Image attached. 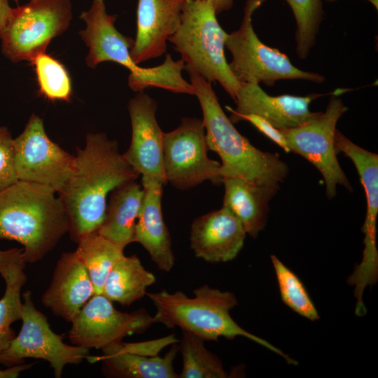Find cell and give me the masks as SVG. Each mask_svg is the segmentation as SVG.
Returning a JSON list of instances; mask_svg holds the SVG:
<instances>
[{
  "mask_svg": "<svg viewBox=\"0 0 378 378\" xmlns=\"http://www.w3.org/2000/svg\"><path fill=\"white\" fill-rule=\"evenodd\" d=\"M55 194L20 180L0 190V239L20 243L26 263L43 259L69 231L66 210Z\"/></svg>",
  "mask_w": 378,
  "mask_h": 378,
  "instance_id": "obj_2",
  "label": "cell"
},
{
  "mask_svg": "<svg viewBox=\"0 0 378 378\" xmlns=\"http://www.w3.org/2000/svg\"><path fill=\"white\" fill-rule=\"evenodd\" d=\"M155 281L136 255H124L109 272L102 294L112 302L128 306L146 295L147 288Z\"/></svg>",
  "mask_w": 378,
  "mask_h": 378,
  "instance_id": "obj_24",
  "label": "cell"
},
{
  "mask_svg": "<svg viewBox=\"0 0 378 378\" xmlns=\"http://www.w3.org/2000/svg\"><path fill=\"white\" fill-rule=\"evenodd\" d=\"M337 153L342 152L354 164L366 197V215L362 227L365 234L364 249L360 264L349 276L347 283L355 286L354 295L362 298L368 286L378 279V250L377 248V219L378 215V155L352 142L337 129L335 136Z\"/></svg>",
  "mask_w": 378,
  "mask_h": 378,
  "instance_id": "obj_13",
  "label": "cell"
},
{
  "mask_svg": "<svg viewBox=\"0 0 378 378\" xmlns=\"http://www.w3.org/2000/svg\"><path fill=\"white\" fill-rule=\"evenodd\" d=\"M14 1H15L16 2H18V0H14Z\"/></svg>",
  "mask_w": 378,
  "mask_h": 378,
  "instance_id": "obj_39",
  "label": "cell"
},
{
  "mask_svg": "<svg viewBox=\"0 0 378 378\" xmlns=\"http://www.w3.org/2000/svg\"><path fill=\"white\" fill-rule=\"evenodd\" d=\"M246 236L241 222L222 206L194 220L190 244L197 258L211 263L225 262L237 256Z\"/></svg>",
  "mask_w": 378,
  "mask_h": 378,
  "instance_id": "obj_18",
  "label": "cell"
},
{
  "mask_svg": "<svg viewBox=\"0 0 378 378\" xmlns=\"http://www.w3.org/2000/svg\"><path fill=\"white\" fill-rule=\"evenodd\" d=\"M71 18L70 0H29L14 8L0 38L3 54L13 62L31 63L68 29Z\"/></svg>",
  "mask_w": 378,
  "mask_h": 378,
  "instance_id": "obj_8",
  "label": "cell"
},
{
  "mask_svg": "<svg viewBox=\"0 0 378 378\" xmlns=\"http://www.w3.org/2000/svg\"><path fill=\"white\" fill-rule=\"evenodd\" d=\"M347 109L343 101L334 94L324 112L298 127L279 130L290 151L306 158L321 172L330 200L337 195V186L349 190L352 188L338 162L335 146L337 123Z\"/></svg>",
  "mask_w": 378,
  "mask_h": 378,
  "instance_id": "obj_9",
  "label": "cell"
},
{
  "mask_svg": "<svg viewBox=\"0 0 378 378\" xmlns=\"http://www.w3.org/2000/svg\"><path fill=\"white\" fill-rule=\"evenodd\" d=\"M40 93L51 101L69 102L72 94L71 81L64 66L46 52L38 55L31 62Z\"/></svg>",
  "mask_w": 378,
  "mask_h": 378,
  "instance_id": "obj_29",
  "label": "cell"
},
{
  "mask_svg": "<svg viewBox=\"0 0 378 378\" xmlns=\"http://www.w3.org/2000/svg\"><path fill=\"white\" fill-rule=\"evenodd\" d=\"M139 174L119 152L115 140L105 133H88L77 148L72 174L58 193L69 220V231L78 242L97 232L106 209V198L116 187Z\"/></svg>",
  "mask_w": 378,
  "mask_h": 378,
  "instance_id": "obj_1",
  "label": "cell"
},
{
  "mask_svg": "<svg viewBox=\"0 0 378 378\" xmlns=\"http://www.w3.org/2000/svg\"><path fill=\"white\" fill-rule=\"evenodd\" d=\"M209 1L214 6L216 14L218 15L224 11L232 8L234 0H203Z\"/></svg>",
  "mask_w": 378,
  "mask_h": 378,
  "instance_id": "obj_36",
  "label": "cell"
},
{
  "mask_svg": "<svg viewBox=\"0 0 378 378\" xmlns=\"http://www.w3.org/2000/svg\"><path fill=\"white\" fill-rule=\"evenodd\" d=\"M186 71L202 108L208 148L221 159L222 179L241 178L279 189L288 174L287 164L277 153L255 148L241 134L223 110L211 83L191 69Z\"/></svg>",
  "mask_w": 378,
  "mask_h": 378,
  "instance_id": "obj_3",
  "label": "cell"
},
{
  "mask_svg": "<svg viewBox=\"0 0 378 378\" xmlns=\"http://www.w3.org/2000/svg\"><path fill=\"white\" fill-rule=\"evenodd\" d=\"M282 301L297 314L311 321L320 318L304 284L276 255H271Z\"/></svg>",
  "mask_w": 378,
  "mask_h": 378,
  "instance_id": "obj_30",
  "label": "cell"
},
{
  "mask_svg": "<svg viewBox=\"0 0 378 378\" xmlns=\"http://www.w3.org/2000/svg\"><path fill=\"white\" fill-rule=\"evenodd\" d=\"M94 295V288L85 265L75 252H66L57 261L41 302L55 315L71 322Z\"/></svg>",
  "mask_w": 378,
  "mask_h": 378,
  "instance_id": "obj_19",
  "label": "cell"
},
{
  "mask_svg": "<svg viewBox=\"0 0 378 378\" xmlns=\"http://www.w3.org/2000/svg\"><path fill=\"white\" fill-rule=\"evenodd\" d=\"M22 298L21 330L0 354V364L9 368L24 363V358L43 359L60 378L66 365L79 364L89 356V349L68 345L51 330L46 317L35 307L30 290Z\"/></svg>",
  "mask_w": 378,
  "mask_h": 378,
  "instance_id": "obj_11",
  "label": "cell"
},
{
  "mask_svg": "<svg viewBox=\"0 0 378 378\" xmlns=\"http://www.w3.org/2000/svg\"><path fill=\"white\" fill-rule=\"evenodd\" d=\"M144 200L135 226L134 241L148 253L159 270L169 272L175 263L170 234L162 211L164 184L156 179L141 178Z\"/></svg>",
  "mask_w": 378,
  "mask_h": 378,
  "instance_id": "obj_20",
  "label": "cell"
},
{
  "mask_svg": "<svg viewBox=\"0 0 378 378\" xmlns=\"http://www.w3.org/2000/svg\"><path fill=\"white\" fill-rule=\"evenodd\" d=\"M156 101L144 91L130 100L128 111L132 127L130 147L122 155L142 178H154L166 185L163 163L164 132L155 113Z\"/></svg>",
  "mask_w": 378,
  "mask_h": 378,
  "instance_id": "obj_15",
  "label": "cell"
},
{
  "mask_svg": "<svg viewBox=\"0 0 378 378\" xmlns=\"http://www.w3.org/2000/svg\"><path fill=\"white\" fill-rule=\"evenodd\" d=\"M22 253V248H15L5 251H0V272L4 267L12 262L20 260L24 261Z\"/></svg>",
  "mask_w": 378,
  "mask_h": 378,
  "instance_id": "obj_33",
  "label": "cell"
},
{
  "mask_svg": "<svg viewBox=\"0 0 378 378\" xmlns=\"http://www.w3.org/2000/svg\"><path fill=\"white\" fill-rule=\"evenodd\" d=\"M18 181L14 163V139L0 125V190Z\"/></svg>",
  "mask_w": 378,
  "mask_h": 378,
  "instance_id": "obj_31",
  "label": "cell"
},
{
  "mask_svg": "<svg viewBox=\"0 0 378 378\" xmlns=\"http://www.w3.org/2000/svg\"><path fill=\"white\" fill-rule=\"evenodd\" d=\"M241 120L249 122L261 133L282 148L286 152H290L281 132L265 118L254 114H246L239 116L237 120V122Z\"/></svg>",
  "mask_w": 378,
  "mask_h": 378,
  "instance_id": "obj_32",
  "label": "cell"
},
{
  "mask_svg": "<svg viewBox=\"0 0 378 378\" xmlns=\"http://www.w3.org/2000/svg\"><path fill=\"white\" fill-rule=\"evenodd\" d=\"M69 339L76 346L102 349L155 323L144 309L131 313L117 310L103 294H94L73 319Z\"/></svg>",
  "mask_w": 378,
  "mask_h": 378,
  "instance_id": "obj_14",
  "label": "cell"
},
{
  "mask_svg": "<svg viewBox=\"0 0 378 378\" xmlns=\"http://www.w3.org/2000/svg\"><path fill=\"white\" fill-rule=\"evenodd\" d=\"M13 9L8 0H0V38L11 18Z\"/></svg>",
  "mask_w": 378,
  "mask_h": 378,
  "instance_id": "obj_34",
  "label": "cell"
},
{
  "mask_svg": "<svg viewBox=\"0 0 378 378\" xmlns=\"http://www.w3.org/2000/svg\"><path fill=\"white\" fill-rule=\"evenodd\" d=\"M120 342L102 349L99 356H88L90 363L103 362L105 375L122 378H179L174 368V360L178 346L172 344L163 356H146L123 350Z\"/></svg>",
  "mask_w": 378,
  "mask_h": 378,
  "instance_id": "obj_22",
  "label": "cell"
},
{
  "mask_svg": "<svg viewBox=\"0 0 378 378\" xmlns=\"http://www.w3.org/2000/svg\"><path fill=\"white\" fill-rule=\"evenodd\" d=\"M369 1L377 10L378 8V0H367Z\"/></svg>",
  "mask_w": 378,
  "mask_h": 378,
  "instance_id": "obj_37",
  "label": "cell"
},
{
  "mask_svg": "<svg viewBox=\"0 0 378 378\" xmlns=\"http://www.w3.org/2000/svg\"><path fill=\"white\" fill-rule=\"evenodd\" d=\"M323 95L311 93L306 96H272L260 84L240 83L234 100L236 108H226L231 113L229 118L233 124L241 115L254 114L265 118L276 128L285 130L298 127L317 116L320 112L311 111L309 106Z\"/></svg>",
  "mask_w": 378,
  "mask_h": 378,
  "instance_id": "obj_16",
  "label": "cell"
},
{
  "mask_svg": "<svg viewBox=\"0 0 378 378\" xmlns=\"http://www.w3.org/2000/svg\"><path fill=\"white\" fill-rule=\"evenodd\" d=\"M188 297L181 290L171 293L166 290L146 293L156 308L154 319L168 328L179 327L204 341L218 342L223 337L232 340L238 336L249 339L282 356L288 364L298 362L269 342L240 327L231 317L230 312L237 305L234 294L221 291L205 284L193 290Z\"/></svg>",
  "mask_w": 378,
  "mask_h": 378,
  "instance_id": "obj_4",
  "label": "cell"
},
{
  "mask_svg": "<svg viewBox=\"0 0 378 378\" xmlns=\"http://www.w3.org/2000/svg\"><path fill=\"white\" fill-rule=\"evenodd\" d=\"M33 363L26 364L24 363L9 367L6 370H0V378H16L20 373L31 367Z\"/></svg>",
  "mask_w": 378,
  "mask_h": 378,
  "instance_id": "obj_35",
  "label": "cell"
},
{
  "mask_svg": "<svg viewBox=\"0 0 378 378\" xmlns=\"http://www.w3.org/2000/svg\"><path fill=\"white\" fill-rule=\"evenodd\" d=\"M326 1L328 2H335V1H337L338 0H326Z\"/></svg>",
  "mask_w": 378,
  "mask_h": 378,
  "instance_id": "obj_38",
  "label": "cell"
},
{
  "mask_svg": "<svg viewBox=\"0 0 378 378\" xmlns=\"http://www.w3.org/2000/svg\"><path fill=\"white\" fill-rule=\"evenodd\" d=\"M26 262L23 260L12 262L0 272L6 283L4 296L0 299V354L6 350L15 338L10 325L21 320L22 302L21 290L27 281L24 272Z\"/></svg>",
  "mask_w": 378,
  "mask_h": 378,
  "instance_id": "obj_26",
  "label": "cell"
},
{
  "mask_svg": "<svg viewBox=\"0 0 378 378\" xmlns=\"http://www.w3.org/2000/svg\"><path fill=\"white\" fill-rule=\"evenodd\" d=\"M74 251L85 265L94 288L102 294L106 279L115 262L124 256L123 250L97 232L81 237Z\"/></svg>",
  "mask_w": 378,
  "mask_h": 378,
  "instance_id": "obj_25",
  "label": "cell"
},
{
  "mask_svg": "<svg viewBox=\"0 0 378 378\" xmlns=\"http://www.w3.org/2000/svg\"><path fill=\"white\" fill-rule=\"evenodd\" d=\"M227 36L211 3L187 0L180 26L168 41L180 53L185 70L191 69L210 83H218L234 100L240 83L230 71L225 57Z\"/></svg>",
  "mask_w": 378,
  "mask_h": 378,
  "instance_id": "obj_6",
  "label": "cell"
},
{
  "mask_svg": "<svg viewBox=\"0 0 378 378\" xmlns=\"http://www.w3.org/2000/svg\"><path fill=\"white\" fill-rule=\"evenodd\" d=\"M178 346L183 360L179 378L227 377L222 362L205 347L202 338L182 330V339Z\"/></svg>",
  "mask_w": 378,
  "mask_h": 378,
  "instance_id": "obj_27",
  "label": "cell"
},
{
  "mask_svg": "<svg viewBox=\"0 0 378 378\" xmlns=\"http://www.w3.org/2000/svg\"><path fill=\"white\" fill-rule=\"evenodd\" d=\"M110 195L104 220L97 232L124 250L134 241L135 226L143 204L144 190L134 180L116 187Z\"/></svg>",
  "mask_w": 378,
  "mask_h": 378,
  "instance_id": "obj_23",
  "label": "cell"
},
{
  "mask_svg": "<svg viewBox=\"0 0 378 378\" xmlns=\"http://www.w3.org/2000/svg\"><path fill=\"white\" fill-rule=\"evenodd\" d=\"M265 0H246L238 29L227 34L225 48L232 54L229 67L239 83H264L272 87L279 80L299 79L322 83L325 77L295 66L289 57L265 45L255 34L253 15Z\"/></svg>",
  "mask_w": 378,
  "mask_h": 378,
  "instance_id": "obj_7",
  "label": "cell"
},
{
  "mask_svg": "<svg viewBox=\"0 0 378 378\" xmlns=\"http://www.w3.org/2000/svg\"><path fill=\"white\" fill-rule=\"evenodd\" d=\"M75 155L47 135L43 120L32 114L22 132L14 139V163L18 180L62 189L74 166Z\"/></svg>",
  "mask_w": 378,
  "mask_h": 378,
  "instance_id": "obj_12",
  "label": "cell"
},
{
  "mask_svg": "<svg viewBox=\"0 0 378 378\" xmlns=\"http://www.w3.org/2000/svg\"><path fill=\"white\" fill-rule=\"evenodd\" d=\"M187 0H138L136 32L130 50L139 65L167 51V41L178 29Z\"/></svg>",
  "mask_w": 378,
  "mask_h": 378,
  "instance_id": "obj_17",
  "label": "cell"
},
{
  "mask_svg": "<svg viewBox=\"0 0 378 378\" xmlns=\"http://www.w3.org/2000/svg\"><path fill=\"white\" fill-rule=\"evenodd\" d=\"M202 120L183 118L175 130L164 133L163 163L167 183L179 190L190 189L205 181L222 183L220 163L208 157Z\"/></svg>",
  "mask_w": 378,
  "mask_h": 378,
  "instance_id": "obj_10",
  "label": "cell"
},
{
  "mask_svg": "<svg viewBox=\"0 0 378 378\" xmlns=\"http://www.w3.org/2000/svg\"><path fill=\"white\" fill-rule=\"evenodd\" d=\"M295 20V52L301 59H306L316 43L323 20L322 0H286Z\"/></svg>",
  "mask_w": 378,
  "mask_h": 378,
  "instance_id": "obj_28",
  "label": "cell"
},
{
  "mask_svg": "<svg viewBox=\"0 0 378 378\" xmlns=\"http://www.w3.org/2000/svg\"><path fill=\"white\" fill-rule=\"evenodd\" d=\"M222 183L225 188L223 206L241 222L246 234L256 238L266 225L269 203L279 189L241 178H225Z\"/></svg>",
  "mask_w": 378,
  "mask_h": 378,
  "instance_id": "obj_21",
  "label": "cell"
},
{
  "mask_svg": "<svg viewBox=\"0 0 378 378\" xmlns=\"http://www.w3.org/2000/svg\"><path fill=\"white\" fill-rule=\"evenodd\" d=\"M80 18L85 23V28L79 34L89 49L86 57L89 67L95 68L104 62H113L125 66L130 72L128 85L136 92L148 88L174 93L183 89V64L180 60H174L170 54H166L162 64L153 67H141L134 62L130 54L134 39L117 29V15L107 13L104 0H92L89 9L82 12Z\"/></svg>",
  "mask_w": 378,
  "mask_h": 378,
  "instance_id": "obj_5",
  "label": "cell"
}]
</instances>
